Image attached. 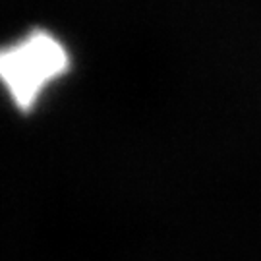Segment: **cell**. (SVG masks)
Returning <instances> with one entry per match:
<instances>
[{
  "label": "cell",
  "instance_id": "6da1fadb",
  "mask_svg": "<svg viewBox=\"0 0 261 261\" xmlns=\"http://www.w3.org/2000/svg\"><path fill=\"white\" fill-rule=\"evenodd\" d=\"M68 53L50 33L33 31L16 45L0 48V82L14 103L29 111L43 87L68 70Z\"/></svg>",
  "mask_w": 261,
  "mask_h": 261
}]
</instances>
